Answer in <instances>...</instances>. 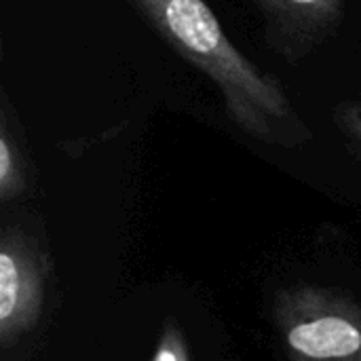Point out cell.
<instances>
[{
	"mask_svg": "<svg viewBox=\"0 0 361 361\" xmlns=\"http://www.w3.org/2000/svg\"><path fill=\"white\" fill-rule=\"evenodd\" d=\"M152 30L218 89L228 118L250 137L298 148L313 131L281 80L262 70L226 36L205 0H129Z\"/></svg>",
	"mask_w": 361,
	"mask_h": 361,
	"instance_id": "6da1fadb",
	"label": "cell"
},
{
	"mask_svg": "<svg viewBox=\"0 0 361 361\" xmlns=\"http://www.w3.org/2000/svg\"><path fill=\"white\" fill-rule=\"evenodd\" d=\"M47 258L21 228L8 226L0 239V345L11 349L32 332L44 309Z\"/></svg>",
	"mask_w": 361,
	"mask_h": 361,
	"instance_id": "3957f363",
	"label": "cell"
},
{
	"mask_svg": "<svg viewBox=\"0 0 361 361\" xmlns=\"http://www.w3.org/2000/svg\"><path fill=\"white\" fill-rule=\"evenodd\" d=\"M334 125L361 148V102H341L332 112Z\"/></svg>",
	"mask_w": 361,
	"mask_h": 361,
	"instance_id": "52a82bcc",
	"label": "cell"
},
{
	"mask_svg": "<svg viewBox=\"0 0 361 361\" xmlns=\"http://www.w3.org/2000/svg\"><path fill=\"white\" fill-rule=\"evenodd\" d=\"M264 17L273 53L298 63L322 49L343 25L349 0H252Z\"/></svg>",
	"mask_w": 361,
	"mask_h": 361,
	"instance_id": "277c9868",
	"label": "cell"
},
{
	"mask_svg": "<svg viewBox=\"0 0 361 361\" xmlns=\"http://www.w3.org/2000/svg\"><path fill=\"white\" fill-rule=\"evenodd\" d=\"M152 361H190L184 334H182V330L178 328V324L173 319L165 322V326L161 330V336H159V343H157V349H154V355H152Z\"/></svg>",
	"mask_w": 361,
	"mask_h": 361,
	"instance_id": "8992f818",
	"label": "cell"
},
{
	"mask_svg": "<svg viewBox=\"0 0 361 361\" xmlns=\"http://www.w3.org/2000/svg\"><path fill=\"white\" fill-rule=\"evenodd\" d=\"M27 190V161L21 146L19 121L2 89L0 108V199L2 203L19 199Z\"/></svg>",
	"mask_w": 361,
	"mask_h": 361,
	"instance_id": "5b68a950",
	"label": "cell"
},
{
	"mask_svg": "<svg viewBox=\"0 0 361 361\" xmlns=\"http://www.w3.org/2000/svg\"><path fill=\"white\" fill-rule=\"evenodd\" d=\"M275 322L292 361H361V305L338 290L288 288L275 300Z\"/></svg>",
	"mask_w": 361,
	"mask_h": 361,
	"instance_id": "7a4b0ae2",
	"label": "cell"
}]
</instances>
